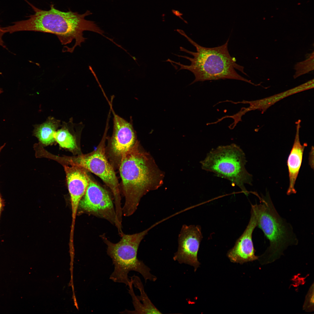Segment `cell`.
<instances>
[{
  "label": "cell",
  "mask_w": 314,
  "mask_h": 314,
  "mask_svg": "<svg viewBox=\"0 0 314 314\" xmlns=\"http://www.w3.org/2000/svg\"><path fill=\"white\" fill-rule=\"evenodd\" d=\"M79 206L86 212L105 219L115 226V208L110 196L105 189L90 177L88 186Z\"/></svg>",
  "instance_id": "obj_8"
},
{
  "label": "cell",
  "mask_w": 314,
  "mask_h": 314,
  "mask_svg": "<svg viewBox=\"0 0 314 314\" xmlns=\"http://www.w3.org/2000/svg\"><path fill=\"white\" fill-rule=\"evenodd\" d=\"M159 223L158 222L138 233L132 234L123 233L120 241L116 243L111 242L104 234L100 236L107 245V254L111 259L114 266L113 271L110 276V280L128 286L130 281L129 273L134 271L142 276L145 283L148 280L153 281L156 280V277L150 273V268L138 259L137 253L141 241L148 231Z\"/></svg>",
  "instance_id": "obj_5"
},
{
  "label": "cell",
  "mask_w": 314,
  "mask_h": 314,
  "mask_svg": "<svg viewBox=\"0 0 314 314\" xmlns=\"http://www.w3.org/2000/svg\"><path fill=\"white\" fill-rule=\"evenodd\" d=\"M2 202L1 198L0 196V216L2 208Z\"/></svg>",
  "instance_id": "obj_21"
},
{
  "label": "cell",
  "mask_w": 314,
  "mask_h": 314,
  "mask_svg": "<svg viewBox=\"0 0 314 314\" xmlns=\"http://www.w3.org/2000/svg\"><path fill=\"white\" fill-rule=\"evenodd\" d=\"M258 197L260 203L251 207L256 216L257 226L269 241V246L258 259L266 264L279 258L288 246L297 245L298 241L292 226L278 213L269 194Z\"/></svg>",
  "instance_id": "obj_4"
},
{
  "label": "cell",
  "mask_w": 314,
  "mask_h": 314,
  "mask_svg": "<svg viewBox=\"0 0 314 314\" xmlns=\"http://www.w3.org/2000/svg\"><path fill=\"white\" fill-rule=\"evenodd\" d=\"M64 165L71 202L73 221H75L79 202L88 186L90 177L85 170L73 164Z\"/></svg>",
  "instance_id": "obj_12"
},
{
  "label": "cell",
  "mask_w": 314,
  "mask_h": 314,
  "mask_svg": "<svg viewBox=\"0 0 314 314\" xmlns=\"http://www.w3.org/2000/svg\"><path fill=\"white\" fill-rule=\"evenodd\" d=\"M72 119L70 118L67 122H63L54 135L55 141L61 147L71 150L77 148L75 134L82 129V124L74 123Z\"/></svg>",
  "instance_id": "obj_14"
},
{
  "label": "cell",
  "mask_w": 314,
  "mask_h": 314,
  "mask_svg": "<svg viewBox=\"0 0 314 314\" xmlns=\"http://www.w3.org/2000/svg\"><path fill=\"white\" fill-rule=\"evenodd\" d=\"M119 171L125 197L123 215L129 217L136 211L144 195L162 185L164 175L150 154L141 149L138 141L122 157Z\"/></svg>",
  "instance_id": "obj_2"
},
{
  "label": "cell",
  "mask_w": 314,
  "mask_h": 314,
  "mask_svg": "<svg viewBox=\"0 0 314 314\" xmlns=\"http://www.w3.org/2000/svg\"><path fill=\"white\" fill-rule=\"evenodd\" d=\"M34 13L28 17V19L16 21L11 25L3 28L5 33L12 34L22 31H33L52 33L56 35L63 45L69 44L75 40V43L69 52H72L78 46L85 42L86 38L83 32L89 31L98 33L106 38L104 31L95 22L87 20L86 17L92 14L87 10L84 13L77 12L61 11L51 4L48 10L37 8L26 0Z\"/></svg>",
  "instance_id": "obj_1"
},
{
  "label": "cell",
  "mask_w": 314,
  "mask_h": 314,
  "mask_svg": "<svg viewBox=\"0 0 314 314\" xmlns=\"http://www.w3.org/2000/svg\"><path fill=\"white\" fill-rule=\"evenodd\" d=\"M294 69L296 70L294 76L295 78L311 71L314 69V52L310 57L305 60L297 63Z\"/></svg>",
  "instance_id": "obj_17"
},
{
  "label": "cell",
  "mask_w": 314,
  "mask_h": 314,
  "mask_svg": "<svg viewBox=\"0 0 314 314\" xmlns=\"http://www.w3.org/2000/svg\"><path fill=\"white\" fill-rule=\"evenodd\" d=\"M247 162L242 149L233 143L212 149L200 163L203 170L228 180L248 195L245 184L252 185V176L246 169Z\"/></svg>",
  "instance_id": "obj_6"
},
{
  "label": "cell",
  "mask_w": 314,
  "mask_h": 314,
  "mask_svg": "<svg viewBox=\"0 0 314 314\" xmlns=\"http://www.w3.org/2000/svg\"><path fill=\"white\" fill-rule=\"evenodd\" d=\"M111 107L114 116L113 128L110 141V149L113 156L120 160L138 140L132 124L116 114Z\"/></svg>",
  "instance_id": "obj_10"
},
{
  "label": "cell",
  "mask_w": 314,
  "mask_h": 314,
  "mask_svg": "<svg viewBox=\"0 0 314 314\" xmlns=\"http://www.w3.org/2000/svg\"><path fill=\"white\" fill-rule=\"evenodd\" d=\"M196 48V52L190 51L182 47L180 51L192 55L193 58L174 54L179 57L186 59L191 62L185 65L169 59L166 61L179 66V70L186 69L192 72L195 79L190 84L197 82L221 79H233L242 81L253 85L252 83L238 74L235 69L247 75L244 71L243 67L236 63L235 58L230 54L228 49L229 39L224 44L216 47L207 48L200 45L188 37L182 30H176Z\"/></svg>",
  "instance_id": "obj_3"
},
{
  "label": "cell",
  "mask_w": 314,
  "mask_h": 314,
  "mask_svg": "<svg viewBox=\"0 0 314 314\" xmlns=\"http://www.w3.org/2000/svg\"><path fill=\"white\" fill-rule=\"evenodd\" d=\"M1 74V72H0V74ZM3 92V91L1 88L0 87V94L2 93Z\"/></svg>",
  "instance_id": "obj_22"
},
{
  "label": "cell",
  "mask_w": 314,
  "mask_h": 314,
  "mask_svg": "<svg viewBox=\"0 0 314 314\" xmlns=\"http://www.w3.org/2000/svg\"><path fill=\"white\" fill-rule=\"evenodd\" d=\"M202 238L200 226L183 225L179 235L178 247L174 260L193 266L196 272L200 264L197 254Z\"/></svg>",
  "instance_id": "obj_9"
},
{
  "label": "cell",
  "mask_w": 314,
  "mask_h": 314,
  "mask_svg": "<svg viewBox=\"0 0 314 314\" xmlns=\"http://www.w3.org/2000/svg\"><path fill=\"white\" fill-rule=\"evenodd\" d=\"M172 13L175 15L179 17L181 19L182 18V19L184 21V20H183L181 17V16L183 15V14L182 13H181L178 10H176L173 9L172 10Z\"/></svg>",
  "instance_id": "obj_20"
},
{
  "label": "cell",
  "mask_w": 314,
  "mask_h": 314,
  "mask_svg": "<svg viewBox=\"0 0 314 314\" xmlns=\"http://www.w3.org/2000/svg\"><path fill=\"white\" fill-rule=\"evenodd\" d=\"M61 125L60 120L49 117L44 123L34 126L33 135L42 144L48 145L56 141L54 135Z\"/></svg>",
  "instance_id": "obj_15"
},
{
  "label": "cell",
  "mask_w": 314,
  "mask_h": 314,
  "mask_svg": "<svg viewBox=\"0 0 314 314\" xmlns=\"http://www.w3.org/2000/svg\"><path fill=\"white\" fill-rule=\"evenodd\" d=\"M134 287L138 288L140 292V296H136L138 300L142 302V304L145 314H161L162 313L154 306L145 293L143 284L140 278L133 275L129 277Z\"/></svg>",
  "instance_id": "obj_16"
},
{
  "label": "cell",
  "mask_w": 314,
  "mask_h": 314,
  "mask_svg": "<svg viewBox=\"0 0 314 314\" xmlns=\"http://www.w3.org/2000/svg\"><path fill=\"white\" fill-rule=\"evenodd\" d=\"M257 226L256 216L251 207V217L248 225L234 247L227 253V256L231 262L242 264L258 259V256L255 254L252 239L253 232Z\"/></svg>",
  "instance_id": "obj_11"
},
{
  "label": "cell",
  "mask_w": 314,
  "mask_h": 314,
  "mask_svg": "<svg viewBox=\"0 0 314 314\" xmlns=\"http://www.w3.org/2000/svg\"><path fill=\"white\" fill-rule=\"evenodd\" d=\"M5 33L2 27L0 26V46L4 48H6V46L3 40V37Z\"/></svg>",
  "instance_id": "obj_19"
},
{
  "label": "cell",
  "mask_w": 314,
  "mask_h": 314,
  "mask_svg": "<svg viewBox=\"0 0 314 314\" xmlns=\"http://www.w3.org/2000/svg\"><path fill=\"white\" fill-rule=\"evenodd\" d=\"M103 138L97 148L91 153L82 154L68 160L69 164L80 166L99 177L111 190L114 198L116 215H122L119 184L114 170L108 161L105 153V142L108 129L107 124Z\"/></svg>",
  "instance_id": "obj_7"
},
{
  "label": "cell",
  "mask_w": 314,
  "mask_h": 314,
  "mask_svg": "<svg viewBox=\"0 0 314 314\" xmlns=\"http://www.w3.org/2000/svg\"><path fill=\"white\" fill-rule=\"evenodd\" d=\"M299 125H297V130L295 141L288 157L287 165L289 172V185L287 194L290 195L295 194L296 191L295 188V185L301 165L303 155L305 147L307 146L304 143L302 145L299 140Z\"/></svg>",
  "instance_id": "obj_13"
},
{
  "label": "cell",
  "mask_w": 314,
  "mask_h": 314,
  "mask_svg": "<svg viewBox=\"0 0 314 314\" xmlns=\"http://www.w3.org/2000/svg\"><path fill=\"white\" fill-rule=\"evenodd\" d=\"M303 309L307 312H311L314 310V284L310 287L306 297Z\"/></svg>",
  "instance_id": "obj_18"
}]
</instances>
